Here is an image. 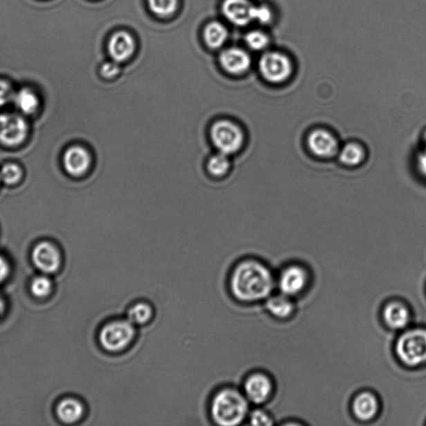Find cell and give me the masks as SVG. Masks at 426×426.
Listing matches in <instances>:
<instances>
[{
  "mask_svg": "<svg viewBox=\"0 0 426 426\" xmlns=\"http://www.w3.org/2000/svg\"><path fill=\"white\" fill-rule=\"evenodd\" d=\"M307 145L311 153L318 158H330L339 153L337 138L325 129L313 131L307 139Z\"/></svg>",
  "mask_w": 426,
  "mask_h": 426,
  "instance_id": "obj_9",
  "label": "cell"
},
{
  "mask_svg": "<svg viewBox=\"0 0 426 426\" xmlns=\"http://www.w3.org/2000/svg\"><path fill=\"white\" fill-rule=\"evenodd\" d=\"M228 282L232 297L241 303L264 300L274 289L272 272L265 265L254 259L237 262L229 274Z\"/></svg>",
  "mask_w": 426,
  "mask_h": 426,
  "instance_id": "obj_1",
  "label": "cell"
},
{
  "mask_svg": "<svg viewBox=\"0 0 426 426\" xmlns=\"http://www.w3.org/2000/svg\"><path fill=\"white\" fill-rule=\"evenodd\" d=\"M246 42L250 48L254 50H261L268 46L269 43L268 37L261 31H252L246 36Z\"/></svg>",
  "mask_w": 426,
  "mask_h": 426,
  "instance_id": "obj_28",
  "label": "cell"
},
{
  "mask_svg": "<svg viewBox=\"0 0 426 426\" xmlns=\"http://www.w3.org/2000/svg\"><path fill=\"white\" fill-rule=\"evenodd\" d=\"M228 30L223 24L212 22L207 24L204 30V38L209 47L218 48L225 43L228 39Z\"/></svg>",
  "mask_w": 426,
  "mask_h": 426,
  "instance_id": "obj_24",
  "label": "cell"
},
{
  "mask_svg": "<svg viewBox=\"0 0 426 426\" xmlns=\"http://www.w3.org/2000/svg\"><path fill=\"white\" fill-rule=\"evenodd\" d=\"M22 175V170L17 165L8 163L0 171V180L8 185H14L20 181Z\"/></svg>",
  "mask_w": 426,
  "mask_h": 426,
  "instance_id": "obj_26",
  "label": "cell"
},
{
  "mask_svg": "<svg viewBox=\"0 0 426 426\" xmlns=\"http://www.w3.org/2000/svg\"><path fill=\"white\" fill-rule=\"evenodd\" d=\"M249 424L255 426H271L274 424L272 418L268 412L261 409H254L248 415Z\"/></svg>",
  "mask_w": 426,
  "mask_h": 426,
  "instance_id": "obj_29",
  "label": "cell"
},
{
  "mask_svg": "<svg viewBox=\"0 0 426 426\" xmlns=\"http://www.w3.org/2000/svg\"><path fill=\"white\" fill-rule=\"evenodd\" d=\"M13 98L10 85L6 81L0 80V106L6 105Z\"/></svg>",
  "mask_w": 426,
  "mask_h": 426,
  "instance_id": "obj_32",
  "label": "cell"
},
{
  "mask_svg": "<svg viewBox=\"0 0 426 426\" xmlns=\"http://www.w3.org/2000/svg\"><path fill=\"white\" fill-rule=\"evenodd\" d=\"M32 259L36 268L44 273L56 272L61 264L59 250L47 241L36 246L32 253Z\"/></svg>",
  "mask_w": 426,
  "mask_h": 426,
  "instance_id": "obj_10",
  "label": "cell"
},
{
  "mask_svg": "<svg viewBox=\"0 0 426 426\" xmlns=\"http://www.w3.org/2000/svg\"><path fill=\"white\" fill-rule=\"evenodd\" d=\"M396 354L409 367L426 362V330L414 329L401 335L396 342Z\"/></svg>",
  "mask_w": 426,
  "mask_h": 426,
  "instance_id": "obj_5",
  "label": "cell"
},
{
  "mask_svg": "<svg viewBox=\"0 0 426 426\" xmlns=\"http://www.w3.org/2000/svg\"><path fill=\"white\" fill-rule=\"evenodd\" d=\"M364 156L366 153L362 146L355 142L347 143L338 153L339 161L348 167L360 165L364 161Z\"/></svg>",
  "mask_w": 426,
  "mask_h": 426,
  "instance_id": "obj_22",
  "label": "cell"
},
{
  "mask_svg": "<svg viewBox=\"0 0 426 426\" xmlns=\"http://www.w3.org/2000/svg\"><path fill=\"white\" fill-rule=\"evenodd\" d=\"M135 42L129 33L120 31L112 36L109 44L110 56L117 63L124 62L133 55Z\"/></svg>",
  "mask_w": 426,
  "mask_h": 426,
  "instance_id": "obj_16",
  "label": "cell"
},
{
  "mask_svg": "<svg viewBox=\"0 0 426 426\" xmlns=\"http://www.w3.org/2000/svg\"><path fill=\"white\" fill-rule=\"evenodd\" d=\"M272 14L271 10L266 6L254 8V20H257L261 24H268L271 21Z\"/></svg>",
  "mask_w": 426,
  "mask_h": 426,
  "instance_id": "obj_31",
  "label": "cell"
},
{
  "mask_svg": "<svg viewBox=\"0 0 426 426\" xmlns=\"http://www.w3.org/2000/svg\"><path fill=\"white\" fill-rule=\"evenodd\" d=\"M249 403L244 393L235 386L220 387L209 400V418L216 425H240L248 417Z\"/></svg>",
  "mask_w": 426,
  "mask_h": 426,
  "instance_id": "obj_2",
  "label": "cell"
},
{
  "mask_svg": "<svg viewBox=\"0 0 426 426\" xmlns=\"http://www.w3.org/2000/svg\"><path fill=\"white\" fill-rule=\"evenodd\" d=\"M120 73V65L115 61L106 62L102 65L100 75L106 80H112L116 77Z\"/></svg>",
  "mask_w": 426,
  "mask_h": 426,
  "instance_id": "obj_30",
  "label": "cell"
},
{
  "mask_svg": "<svg viewBox=\"0 0 426 426\" xmlns=\"http://www.w3.org/2000/svg\"><path fill=\"white\" fill-rule=\"evenodd\" d=\"M379 405L376 397L370 392L360 393L355 397L352 409L360 420H371L378 411Z\"/></svg>",
  "mask_w": 426,
  "mask_h": 426,
  "instance_id": "obj_17",
  "label": "cell"
},
{
  "mask_svg": "<svg viewBox=\"0 0 426 426\" xmlns=\"http://www.w3.org/2000/svg\"><path fill=\"white\" fill-rule=\"evenodd\" d=\"M293 64L288 56L278 52L265 53L259 62V71L269 83L281 84L293 73Z\"/></svg>",
  "mask_w": 426,
  "mask_h": 426,
  "instance_id": "obj_6",
  "label": "cell"
},
{
  "mask_svg": "<svg viewBox=\"0 0 426 426\" xmlns=\"http://www.w3.org/2000/svg\"><path fill=\"white\" fill-rule=\"evenodd\" d=\"M272 383L268 376L254 372L243 382V392L250 403L262 405L266 402L272 393Z\"/></svg>",
  "mask_w": 426,
  "mask_h": 426,
  "instance_id": "obj_8",
  "label": "cell"
},
{
  "mask_svg": "<svg viewBox=\"0 0 426 426\" xmlns=\"http://www.w3.org/2000/svg\"><path fill=\"white\" fill-rule=\"evenodd\" d=\"M13 98L16 106L24 113H35L39 108V98L37 96V94L30 89L19 90L17 93L15 94Z\"/></svg>",
  "mask_w": 426,
  "mask_h": 426,
  "instance_id": "obj_23",
  "label": "cell"
},
{
  "mask_svg": "<svg viewBox=\"0 0 426 426\" xmlns=\"http://www.w3.org/2000/svg\"><path fill=\"white\" fill-rule=\"evenodd\" d=\"M10 274V266L5 257L0 255V284L5 281Z\"/></svg>",
  "mask_w": 426,
  "mask_h": 426,
  "instance_id": "obj_34",
  "label": "cell"
},
{
  "mask_svg": "<svg viewBox=\"0 0 426 426\" xmlns=\"http://www.w3.org/2000/svg\"><path fill=\"white\" fill-rule=\"evenodd\" d=\"M306 281L307 275L304 270L300 266H290L281 273L279 288L286 296H296L304 289Z\"/></svg>",
  "mask_w": 426,
  "mask_h": 426,
  "instance_id": "obj_13",
  "label": "cell"
},
{
  "mask_svg": "<svg viewBox=\"0 0 426 426\" xmlns=\"http://www.w3.org/2000/svg\"><path fill=\"white\" fill-rule=\"evenodd\" d=\"M254 8L248 0H225L223 12L232 24L245 26L254 20Z\"/></svg>",
  "mask_w": 426,
  "mask_h": 426,
  "instance_id": "obj_12",
  "label": "cell"
},
{
  "mask_svg": "<svg viewBox=\"0 0 426 426\" xmlns=\"http://www.w3.org/2000/svg\"><path fill=\"white\" fill-rule=\"evenodd\" d=\"M385 322L396 330L405 328L409 322V313L407 306L399 302H392L384 309Z\"/></svg>",
  "mask_w": 426,
  "mask_h": 426,
  "instance_id": "obj_18",
  "label": "cell"
},
{
  "mask_svg": "<svg viewBox=\"0 0 426 426\" xmlns=\"http://www.w3.org/2000/svg\"><path fill=\"white\" fill-rule=\"evenodd\" d=\"M57 416L61 421L73 424L79 421L84 415V407L80 400L73 398L64 399L57 407Z\"/></svg>",
  "mask_w": 426,
  "mask_h": 426,
  "instance_id": "obj_20",
  "label": "cell"
},
{
  "mask_svg": "<svg viewBox=\"0 0 426 426\" xmlns=\"http://www.w3.org/2000/svg\"><path fill=\"white\" fill-rule=\"evenodd\" d=\"M211 145L219 153L228 156L239 153L245 143V133L232 118H218L208 129Z\"/></svg>",
  "mask_w": 426,
  "mask_h": 426,
  "instance_id": "obj_4",
  "label": "cell"
},
{
  "mask_svg": "<svg viewBox=\"0 0 426 426\" xmlns=\"http://www.w3.org/2000/svg\"><path fill=\"white\" fill-rule=\"evenodd\" d=\"M149 8L159 16H169L177 9L178 0H149Z\"/></svg>",
  "mask_w": 426,
  "mask_h": 426,
  "instance_id": "obj_25",
  "label": "cell"
},
{
  "mask_svg": "<svg viewBox=\"0 0 426 426\" xmlns=\"http://www.w3.org/2000/svg\"><path fill=\"white\" fill-rule=\"evenodd\" d=\"M266 306L269 313L277 318L288 317L294 309L293 303L284 294L268 298Z\"/></svg>",
  "mask_w": 426,
  "mask_h": 426,
  "instance_id": "obj_21",
  "label": "cell"
},
{
  "mask_svg": "<svg viewBox=\"0 0 426 426\" xmlns=\"http://www.w3.org/2000/svg\"><path fill=\"white\" fill-rule=\"evenodd\" d=\"M230 156L216 151L209 155L206 161V169L212 178L222 179L230 173L232 169V161Z\"/></svg>",
  "mask_w": 426,
  "mask_h": 426,
  "instance_id": "obj_19",
  "label": "cell"
},
{
  "mask_svg": "<svg viewBox=\"0 0 426 426\" xmlns=\"http://www.w3.org/2000/svg\"><path fill=\"white\" fill-rule=\"evenodd\" d=\"M28 127L22 117L15 114H0V143L15 147L24 142L28 135Z\"/></svg>",
  "mask_w": 426,
  "mask_h": 426,
  "instance_id": "obj_7",
  "label": "cell"
},
{
  "mask_svg": "<svg viewBox=\"0 0 426 426\" xmlns=\"http://www.w3.org/2000/svg\"><path fill=\"white\" fill-rule=\"evenodd\" d=\"M155 307L153 303L147 300H138L127 306L125 317L134 326L145 327L155 320Z\"/></svg>",
  "mask_w": 426,
  "mask_h": 426,
  "instance_id": "obj_15",
  "label": "cell"
},
{
  "mask_svg": "<svg viewBox=\"0 0 426 426\" xmlns=\"http://www.w3.org/2000/svg\"><path fill=\"white\" fill-rule=\"evenodd\" d=\"M425 147L422 149L419 154L417 155V167L422 174L426 177V134L425 137Z\"/></svg>",
  "mask_w": 426,
  "mask_h": 426,
  "instance_id": "obj_33",
  "label": "cell"
},
{
  "mask_svg": "<svg viewBox=\"0 0 426 426\" xmlns=\"http://www.w3.org/2000/svg\"><path fill=\"white\" fill-rule=\"evenodd\" d=\"M63 162L64 169L69 174L80 177L87 173L91 165L92 158L84 147L73 146L65 151Z\"/></svg>",
  "mask_w": 426,
  "mask_h": 426,
  "instance_id": "obj_11",
  "label": "cell"
},
{
  "mask_svg": "<svg viewBox=\"0 0 426 426\" xmlns=\"http://www.w3.org/2000/svg\"><path fill=\"white\" fill-rule=\"evenodd\" d=\"M3 310H5V302H3V299L0 297V315L3 313Z\"/></svg>",
  "mask_w": 426,
  "mask_h": 426,
  "instance_id": "obj_35",
  "label": "cell"
},
{
  "mask_svg": "<svg viewBox=\"0 0 426 426\" xmlns=\"http://www.w3.org/2000/svg\"><path fill=\"white\" fill-rule=\"evenodd\" d=\"M52 282L46 277H38L33 280L31 284V292L34 296L43 298L48 296L51 293Z\"/></svg>",
  "mask_w": 426,
  "mask_h": 426,
  "instance_id": "obj_27",
  "label": "cell"
},
{
  "mask_svg": "<svg viewBox=\"0 0 426 426\" xmlns=\"http://www.w3.org/2000/svg\"><path fill=\"white\" fill-rule=\"evenodd\" d=\"M220 64L225 71L231 75H241L251 66V59L247 53L239 48H229L220 55Z\"/></svg>",
  "mask_w": 426,
  "mask_h": 426,
  "instance_id": "obj_14",
  "label": "cell"
},
{
  "mask_svg": "<svg viewBox=\"0 0 426 426\" xmlns=\"http://www.w3.org/2000/svg\"><path fill=\"white\" fill-rule=\"evenodd\" d=\"M138 330L128 319L114 318L106 322L98 333V342L102 350L112 355L129 351L137 339Z\"/></svg>",
  "mask_w": 426,
  "mask_h": 426,
  "instance_id": "obj_3",
  "label": "cell"
}]
</instances>
